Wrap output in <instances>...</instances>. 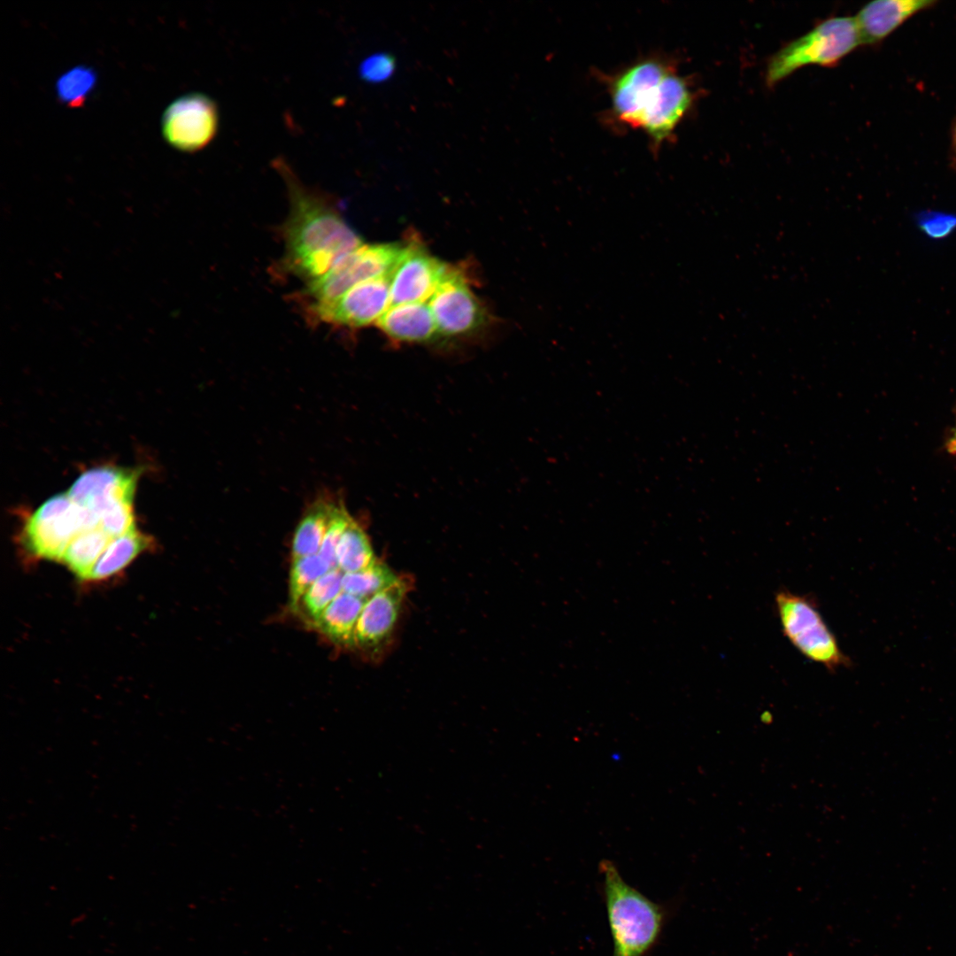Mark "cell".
Instances as JSON below:
<instances>
[{
	"instance_id": "obj_15",
	"label": "cell",
	"mask_w": 956,
	"mask_h": 956,
	"mask_svg": "<svg viewBox=\"0 0 956 956\" xmlns=\"http://www.w3.org/2000/svg\"><path fill=\"white\" fill-rule=\"evenodd\" d=\"M377 324L389 337L403 342L429 341L438 332L429 305L424 303L390 305Z\"/></svg>"
},
{
	"instance_id": "obj_29",
	"label": "cell",
	"mask_w": 956,
	"mask_h": 956,
	"mask_svg": "<svg viewBox=\"0 0 956 956\" xmlns=\"http://www.w3.org/2000/svg\"><path fill=\"white\" fill-rule=\"evenodd\" d=\"M947 449H948L949 452L956 454V431L954 432L952 436L950 438V440H949V442L947 443Z\"/></svg>"
},
{
	"instance_id": "obj_3",
	"label": "cell",
	"mask_w": 956,
	"mask_h": 956,
	"mask_svg": "<svg viewBox=\"0 0 956 956\" xmlns=\"http://www.w3.org/2000/svg\"><path fill=\"white\" fill-rule=\"evenodd\" d=\"M598 868L603 877L613 956H646L662 934L668 914L667 907L629 885L613 861L603 860Z\"/></svg>"
},
{
	"instance_id": "obj_9",
	"label": "cell",
	"mask_w": 956,
	"mask_h": 956,
	"mask_svg": "<svg viewBox=\"0 0 956 956\" xmlns=\"http://www.w3.org/2000/svg\"><path fill=\"white\" fill-rule=\"evenodd\" d=\"M389 305V276H384L360 282L335 300L309 307L308 311L326 323L359 328L378 321Z\"/></svg>"
},
{
	"instance_id": "obj_5",
	"label": "cell",
	"mask_w": 956,
	"mask_h": 956,
	"mask_svg": "<svg viewBox=\"0 0 956 956\" xmlns=\"http://www.w3.org/2000/svg\"><path fill=\"white\" fill-rule=\"evenodd\" d=\"M775 605L784 636L806 659L829 672L851 666L812 596L780 590Z\"/></svg>"
},
{
	"instance_id": "obj_18",
	"label": "cell",
	"mask_w": 956,
	"mask_h": 956,
	"mask_svg": "<svg viewBox=\"0 0 956 956\" xmlns=\"http://www.w3.org/2000/svg\"><path fill=\"white\" fill-rule=\"evenodd\" d=\"M336 503L314 502L300 520L292 540V560L319 553Z\"/></svg>"
},
{
	"instance_id": "obj_4",
	"label": "cell",
	"mask_w": 956,
	"mask_h": 956,
	"mask_svg": "<svg viewBox=\"0 0 956 956\" xmlns=\"http://www.w3.org/2000/svg\"><path fill=\"white\" fill-rule=\"evenodd\" d=\"M860 44L854 18L827 19L773 55L767 66L766 82L774 86L806 66L835 65Z\"/></svg>"
},
{
	"instance_id": "obj_28",
	"label": "cell",
	"mask_w": 956,
	"mask_h": 956,
	"mask_svg": "<svg viewBox=\"0 0 956 956\" xmlns=\"http://www.w3.org/2000/svg\"><path fill=\"white\" fill-rule=\"evenodd\" d=\"M919 225L932 238H942L956 227V216L943 212H925L920 214Z\"/></svg>"
},
{
	"instance_id": "obj_7",
	"label": "cell",
	"mask_w": 956,
	"mask_h": 956,
	"mask_svg": "<svg viewBox=\"0 0 956 956\" xmlns=\"http://www.w3.org/2000/svg\"><path fill=\"white\" fill-rule=\"evenodd\" d=\"M403 249L397 243H363L324 275L307 283L303 296L308 308L330 303L360 282L389 276Z\"/></svg>"
},
{
	"instance_id": "obj_17",
	"label": "cell",
	"mask_w": 956,
	"mask_h": 956,
	"mask_svg": "<svg viewBox=\"0 0 956 956\" xmlns=\"http://www.w3.org/2000/svg\"><path fill=\"white\" fill-rule=\"evenodd\" d=\"M151 545V539L136 528L111 540L85 581H102L119 573Z\"/></svg>"
},
{
	"instance_id": "obj_2",
	"label": "cell",
	"mask_w": 956,
	"mask_h": 956,
	"mask_svg": "<svg viewBox=\"0 0 956 956\" xmlns=\"http://www.w3.org/2000/svg\"><path fill=\"white\" fill-rule=\"evenodd\" d=\"M613 116L641 128L659 147L670 140L694 101L687 79L665 58L639 60L608 79Z\"/></svg>"
},
{
	"instance_id": "obj_1",
	"label": "cell",
	"mask_w": 956,
	"mask_h": 956,
	"mask_svg": "<svg viewBox=\"0 0 956 956\" xmlns=\"http://www.w3.org/2000/svg\"><path fill=\"white\" fill-rule=\"evenodd\" d=\"M272 163L285 181L290 205L283 227L285 264L308 283L328 273L363 242L343 218L333 197L305 185L284 158L278 157Z\"/></svg>"
},
{
	"instance_id": "obj_25",
	"label": "cell",
	"mask_w": 956,
	"mask_h": 956,
	"mask_svg": "<svg viewBox=\"0 0 956 956\" xmlns=\"http://www.w3.org/2000/svg\"><path fill=\"white\" fill-rule=\"evenodd\" d=\"M99 526L112 538L135 529L133 502H119L107 507L100 514Z\"/></svg>"
},
{
	"instance_id": "obj_11",
	"label": "cell",
	"mask_w": 956,
	"mask_h": 956,
	"mask_svg": "<svg viewBox=\"0 0 956 956\" xmlns=\"http://www.w3.org/2000/svg\"><path fill=\"white\" fill-rule=\"evenodd\" d=\"M449 270L419 245L404 246L389 274L391 305L429 300Z\"/></svg>"
},
{
	"instance_id": "obj_16",
	"label": "cell",
	"mask_w": 956,
	"mask_h": 956,
	"mask_svg": "<svg viewBox=\"0 0 956 956\" xmlns=\"http://www.w3.org/2000/svg\"><path fill=\"white\" fill-rule=\"evenodd\" d=\"M366 601L342 591L312 625L335 644L353 645L356 624Z\"/></svg>"
},
{
	"instance_id": "obj_10",
	"label": "cell",
	"mask_w": 956,
	"mask_h": 956,
	"mask_svg": "<svg viewBox=\"0 0 956 956\" xmlns=\"http://www.w3.org/2000/svg\"><path fill=\"white\" fill-rule=\"evenodd\" d=\"M428 305L438 332L445 335L471 333L484 320L482 305L464 276L451 268L429 298Z\"/></svg>"
},
{
	"instance_id": "obj_24",
	"label": "cell",
	"mask_w": 956,
	"mask_h": 956,
	"mask_svg": "<svg viewBox=\"0 0 956 956\" xmlns=\"http://www.w3.org/2000/svg\"><path fill=\"white\" fill-rule=\"evenodd\" d=\"M331 569L319 553L292 560L289 586V605L292 610L297 609L306 591Z\"/></svg>"
},
{
	"instance_id": "obj_8",
	"label": "cell",
	"mask_w": 956,
	"mask_h": 956,
	"mask_svg": "<svg viewBox=\"0 0 956 956\" xmlns=\"http://www.w3.org/2000/svg\"><path fill=\"white\" fill-rule=\"evenodd\" d=\"M220 112L209 96L192 92L173 100L162 117V134L173 148L195 152L208 145L217 135Z\"/></svg>"
},
{
	"instance_id": "obj_21",
	"label": "cell",
	"mask_w": 956,
	"mask_h": 956,
	"mask_svg": "<svg viewBox=\"0 0 956 956\" xmlns=\"http://www.w3.org/2000/svg\"><path fill=\"white\" fill-rule=\"evenodd\" d=\"M398 576L384 563L376 559L369 567L357 572L344 573L343 591L367 600L398 580Z\"/></svg>"
},
{
	"instance_id": "obj_12",
	"label": "cell",
	"mask_w": 956,
	"mask_h": 956,
	"mask_svg": "<svg viewBox=\"0 0 956 956\" xmlns=\"http://www.w3.org/2000/svg\"><path fill=\"white\" fill-rule=\"evenodd\" d=\"M138 473L114 466L95 467L81 474L67 494L80 506L97 515L119 502H133Z\"/></svg>"
},
{
	"instance_id": "obj_20",
	"label": "cell",
	"mask_w": 956,
	"mask_h": 956,
	"mask_svg": "<svg viewBox=\"0 0 956 956\" xmlns=\"http://www.w3.org/2000/svg\"><path fill=\"white\" fill-rule=\"evenodd\" d=\"M376 558L366 532L354 520L344 530L336 549L337 567L343 573L364 569Z\"/></svg>"
},
{
	"instance_id": "obj_13",
	"label": "cell",
	"mask_w": 956,
	"mask_h": 956,
	"mask_svg": "<svg viewBox=\"0 0 956 956\" xmlns=\"http://www.w3.org/2000/svg\"><path fill=\"white\" fill-rule=\"evenodd\" d=\"M409 588L408 582L399 577L366 601L356 624L352 646L375 649L389 637Z\"/></svg>"
},
{
	"instance_id": "obj_14",
	"label": "cell",
	"mask_w": 956,
	"mask_h": 956,
	"mask_svg": "<svg viewBox=\"0 0 956 956\" xmlns=\"http://www.w3.org/2000/svg\"><path fill=\"white\" fill-rule=\"evenodd\" d=\"M935 4L932 0H877L867 4L854 18L861 44L882 42L911 17Z\"/></svg>"
},
{
	"instance_id": "obj_26",
	"label": "cell",
	"mask_w": 956,
	"mask_h": 956,
	"mask_svg": "<svg viewBox=\"0 0 956 956\" xmlns=\"http://www.w3.org/2000/svg\"><path fill=\"white\" fill-rule=\"evenodd\" d=\"M353 518L343 504L336 503L331 520L319 554L328 563L332 569L337 567L336 549L340 539Z\"/></svg>"
},
{
	"instance_id": "obj_23",
	"label": "cell",
	"mask_w": 956,
	"mask_h": 956,
	"mask_svg": "<svg viewBox=\"0 0 956 956\" xmlns=\"http://www.w3.org/2000/svg\"><path fill=\"white\" fill-rule=\"evenodd\" d=\"M97 81L96 71L85 65L76 66L58 77L57 96L69 107L82 105L94 90Z\"/></svg>"
},
{
	"instance_id": "obj_30",
	"label": "cell",
	"mask_w": 956,
	"mask_h": 956,
	"mask_svg": "<svg viewBox=\"0 0 956 956\" xmlns=\"http://www.w3.org/2000/svg\"><path fill=\"white\" fill-rule=\"evenodd\" d=\"M952 154H953V157H954V159H955V162H956V122H955V124L953 126L952 132Z\"/></svg>"
},
{
	"instance_id": "obj_6",
	"label": "cell",
	"mask_w": 956,
	"mask_h": 956,
	"mask_svg": "<svg viewBox=\"0 0 956 956\" xmlns=\"http://www.w3.org/2000/svg\"><path fill=\"white\" fill-rule=\"evenodd\" d=\"M95 528H100L97 515L62 493L46 500L27 518L22 539L34 556L61 561L71 541Z\"/></svg>"
},
{
	"instance_id": "obj_19",
	"label": "cell",
	"mask_w": 956,
	"mask_h": 956,
	"mask_svg": "<svg viewBox=\"0 0 956 956\" xmlns=\"http://www.w3.org/2000/svg\"><path fill=\"white\" fill-rule=\"evenodd\" d=\"M112 539L100 528L85 530L71 541L61 561L81 580L85 581Z\"/></svg>"
},
{
	"instance_id": "obj_22",
	"label": "cell",
	"mask_w": 956,
	"mask_h": 956,
	"mask_svg": "<svg viewBox=\"0 0 956 956\" xmlns=\"http://www.w3.org/2000/svg\"><path fill=\"white\" fill-rule=\"evenodd\" d=\"M343 574L338 567L329 570L317 580L302 598L297 610L300 609L312 624L343 591Z\"/></svg>"
},
{
	"instance_id": "obj_27",
	"label": "cell",
	"mask_w": 956,
	"mask_h": 956,
	"mask_svg": "<svg viewBox=\"0 0 956 956\" xmlns=\"http://www.w3.org/2000/svg\"><path fill=\"white\" fill-rule=\"evenodd\" d=\"M395 62L388 54H374L366 58L359 66L360 77L369 82L382 81L392 73Z\"/></svg>"
}]
</instances>
